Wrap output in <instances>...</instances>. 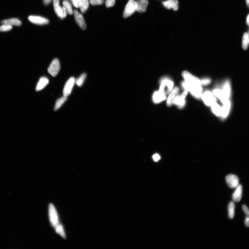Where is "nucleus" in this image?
I'll return each instance as SVG.
<instances>
[{"label": "nucleus", "instance_id": "1", "mask_svg": "<svg viewBox=\"0 0 249 249\" xmlns=\"http://www.w3.org/2000/svg\"><path fill=\"white\" fill-rule=\"evenodd\" d=\"M182 86L186 91L190 92L192 95L196 98H201L202 92L201 85L191 84L185 81L182 83Z\"/></svg>", "mask_w": 249, "mask_h": 249}, {"label": "nucleus", "instance_id": "2", "mask_svg": "<svg viewBox=\"0 0 249 249\" xmlns=\"http://www.w3.org/2000/svg\"><path fill=\"white\" fill-rule=\"evenodd\" d=\"M137 3L135 0H129L126 6L123 17L124 19L131 16L132 15L137 11Z\"/></svg>", "mask_w": 249, "mask_h": 249}, {"label": "nucleus", "instance_id": "3", "mask_svg": "<svg viewBox=\"0 0 249 249\" xmlns=\"http://www.w3.org/2000/svg\"><path fill=\"white\" fill-rule=\"evenodd\" d=\"M48 214L51 224L53 227L55 228L59 224V222L57 211L53 205L51 204L49 206Z\"/></svg>", "mask_w": 249, "mask_h": 249}, {"label": "nucleus", "instance_id": "4", "mask_svg": "<svg viewBox=\"0 0 249 249\" xmlns=\"http://www.w3.org/2000/svg\"><path fill=\"white\" fill-rule=\"evenodd\" d=\"M53 7L55 13L61 19L65 18L67 15V12L63 6L60 5V0H53Z\"/></svg>", "mask_w": 249, "mask_h": 249}, {"label": "nucleus", "instance_id": "5", "mask_svg": "<svg viewBox=\"0 0 249 249\" xmlns=\"http://www.w3.org/2000/svg\"><path fill=\"white\" fill-rule=\"evenodd\" d=\"M182 75L185 81L187 83L191 84L201 85V80L189 72L186 71H183Z\"/></svg>", "mask_w": 249, "mask_h": 249}, {"label": "nucleus", "instance_id": "6", "mask_svg": "<svg viewBox=\"0 0 249 249\" xmlns=\"http://www.w3.org/2000/svg\"><path fill=\"white\" fill-rule=\"evenodd\" d=\"M203 101L208 106H212L216 103V98L213 96L211 92L206 91L204 92L201 95Z\"/></svg>", "mask_w": 249, "mask_h": 249}, {"label": "nucleus", "instance_id": "7", "mask_svg": "<svg viewBox=\"0 0 249 249\" xmlns=\"http://www.w3.org/2000/svg\"><path fill=\"white\" fill-rule=\"evenodd\" d=\"M60 65L59 61L57 59H55L51 64L48 68V71L51 75L55 76L57 75L60 70Z\"/></svg>", "mask_w": 249, "mask_h": 249}, {"label": "nucleus", "instance_id": "8", "mask_svg": "<svg viewBox=\"0 0 249 249\" xmlns=\"http://www.w3.org/2000/svg\"><path fill=\"white\" fill-rule=\"evenodd\" d=\"M222 91L224 96V101L225 102L229 100L230 97L231 93V87L230 83L229 80H227L224 83L223 85Z\"/></svg>", "mask_w": 249, "mask_h": 249}, {"label": "nucleus", "instance_id": "9", "mask_svg": "<svg viewBox=\"0 0 249 249\" xmlns=\"http://www.w3.org/2000/svg\"><path fill=\"white\" fill-rule=\"evenodd\" d=\"M226 180L228 186L231 188H236L239 185L238 177L233 174L227 176L226 177Z\"/></svg>", "mask_w": 249, "mask_h": 249}, {"label": "nucleus", "instance_id": "10", "mask_svg": "<svg viewBox=\"0 0 249 249\" xmlns=\"http://www.w3.org/2000/svg\"><path fill=\"white\" fill-rule=\"evenodd\" d=\"M73 14L77 24L82 29L85 30L86 28V25L83 15L79 13L76 10H74Z\"/></svg>", "mask_w": 249, "mask_h": 249}, {"label": "nucleus", "instance_id": "11", "mask_svg": "<svg viewBox=\"0 0 249 249\" xmlns=\"http://www.w3.org/2000/svg\"><path fill=\"white\" fill-rule=\"evenodd\" d=\"M166 98V92L165 91H156L154 93L152 98L154 103L158 104L163 101Z\"/></svg>", "mask_w": 249, "mask_h": 249}, {"label": "nucleus", "instance_id": "12", "mask_svg": "<svg viewBox=\"0 0 249 249\" xmlns=\"http://www.w3.org/2000/svg\"><path fill=\"white\" fill-rule=\"evenodd\" d=\"M30 21L36 24L42 25L48 24L49 20L45 18L37 16H30L28 17Z\"/></svg>", "mask_w": 249, "mask_h": 249}, {"label": "nucleus", "instance_id": "13", "mask_svg": "<svg viewBox=\"0 0 249 249\" xmlns=\"http://www.w3.org/2000/svg\"><path fill=\"white\" fill-rule=\"evenodd\" d=\"M187 94H188V91H185L179 95L177 96L174 100L173 104L178 106L180 108H182L185 104V99Z\"/></svg>", "mask_w": 249, "mask_h": 249}, {"label": "nucleus", "instance_id": "14", "mask_svg": "<svg viewBox=\"0 0 249 249\" xmlns=\"http://www.w3.org/2000/svg\"><path fill=\"white\" fill-rule=\"evenodd\" d=\"M75 81L73 77H71L68 80L64 87L63 91L64 96L67 97L70 94Z\"/></svg>", "mask_w": 249, "mask_h": 249}, {"label": "nucleus", "instance_id": "15", "mask_svg": "<svg viewBox=\"0 0 249 249\" xmlns=\"http://www.w3.org/2000/svg\"><path fill=\"white\" fill-rule=\"evenodd\" d=\"M179 90L178 87H176L171 91V93L167 99L166 105L168 107H170L173 104L174 101L179 94Z\"/></svg>", "mask_w": 249, "mask_h": 249}, {"label": "nucleus", "instance_id": "16", "mask_svg": "<svg viewBox=\"0 0 249 249\" xmlns=\"http://www.w3.org/2000/svg\"><path fill=\"white\" fill-rule=\"evenodd\" d=\"M137 3V12L140 13L146 12L148 4V0H138Z\"/></svg>", "mask_w": 249, "mask_h": 249}, {"label": "nucleus", "instance_id": "17", "mask_svg": "<svg viewBox=\"0 0 249 249\" xmlns=\"http://www.w3.org/2000/svg\"><path fill=\"white\" fill-rule=\"evenodd\" d=\"M223 104L222 107L221 116L223 119L226 118L229 114L231 106V102L229 99Z\"/></svg>", "mask_w": 249, "mask_h": 249}, {"label": "nucleus", "instance_id": "18", "mask_svg": "<svg viewBox=\"0 0 249 249\" xmlns=\"http://www.w3.org/2000/svg\"><path fill=\"white\" fill-rule=\"evenodd\" d=\"M234 193L233 194L232 198L233 201L236 202L240 201L242 197V187L241 185H238L236 188Z\"/></svg>", "mask_w": 249, "mask_h": 249}, {"label": "nucleus", "instance_id": "19", "mask_svg": "<svg viewBox=\"0 0 249 249\" xmlns=\"http://www.w3.org/2000/svg\"><path fill=\"white\" fill-rule=\"evenodd\" d=\"M2 24H7L15 26H20L22 24L21 21L17 18H11L2 20L1 22Z\"/></svg>", "mask_w": 249, "mask_h": 249}, {"label": "nucleus", "instance_id": "20", "mask_svg": "<svg viewBox=\"0 0 249 249\" xmlns=\"http://www.w3.org/2000/svg\"><path fill=\"white\" fill-rule=\"evenodd\" d=\"M48 83L49 80L47 78L45 77H43L41 78L37 84L36 90L37 91L41 90L47 85Z\"/></svg>", "mask_w": 249, "mask_h": 249}, {"label": "nucleus", "instance_id": "21", "mask_svg": "<svg viewBox=\"0 0 249 249\" xmlns=\"http://www.w3.org/2000/svg\"><path fill=\"white\" fill-rule=\"evenodd\" d=\"M79 6L81 12L83 13L85 12L89 7V0H79Z\"/></svg>", "mask_w": 249, "mask_h": 249}, {"label": "nucleus", "instance_id": "22", "mask_svg": "<svg viewBox=\"0 0 249 249\" xmlns=\"http://www.w3.org/2000/svg\"><path fill=\"white\" fill-rule=\"evenodd\" d=\"M212 112L217 116H221L222 115V107L216 103L212 106Z\"/></svg>", "mask_w": 249, "mask_h": 249}, {"label": "nucleus", "instance_id": "23", "mask_svg": "<svg viewBox=\"0 0 249 249\" xmlns=\"http://www.w3.org/2000/svg\"><path fill=\"white\" fill-rule=\"evenodd\" d=\"M235 206L234 203L231 202L228 205V216L230 219H232L235 215Z\"/></svg>", "mask_w": 249, "mask_h": 249}, {"label": "nucleus", "instance_id": "24", "mask_svg": "<svg viewBox=\"0 0 249 249\" xmlns=\"http://www.w3.org/2000/svg\"><path fill=\"white\" fill-rule=\"evenodd\" d=\"M63 6L69 14L72 15L73 13L72 6L70 2L68 0H64L63 2Z\"/></svg>", "mask_w": 249, "mask_h": 249}, {"label": "nucleus", "instance_id": "25", "mask_svg": "<svg viewBox=\"0 0 249 249\" xmlns=\"http://www.w3.org/2000/svg\"><path fill=\"white\" fill-rule=\"evenodd\" d=\"M67 99V97L64 96L61 98L58 99L56 101L54 107L55 111H56L62 106Z\"/></svg>", "mask_w": 249, "mask_h": 249}, {"label": "nucleus", "instance_id": "26", "mask_svg": "<svg viewBox=\"0 0 249 249\" xmlns=\"http://www.w3.org/2000/svg\"><path fill=\"white\" fill-rule=\"evenodd\" d=\"M249 44V37L248 34L245 33L243 35L242 41V48L244 50H247Z\"/></svg>", "mask_w": 249, "mask_h": 249}, {"label": "nucleus", "instance_id": "27", "mask_svg": "<svg viewBox=\"0 0 249 249\" xmlns=\"http://www.w3.org/2000/svg\"><path fill=\"white\" fill-rule=\"evenodd\" d=\"M213 94L214 96L217 97L220 100L222 103H224V96H223V92L222 90L219 89H215L213 91Z\"/></svg>", "mask_w": 249, "mask_h": 249}, {"label": "nucleus", "instance_id": "28", "mask_svg": "<svg viewBox=\"0 0 249 249\" xmlns=\"http://www.w3.org/2000/svg\"><path fill=\"white\" fill-rule=\"evenodd\" d=\"M242 209L246 215L245 223L246 227H249V210L245 205H243Z\"/></svg>", "mask_w": 249, "mask_h": 249}, {"label": "nucleus", "instance_id": "29", "mask_svg": "<svg viewBox=\"0 0 249 249\" xmlns=\"http://www.w3.org/2000/svg\"><path fill=\"white\" fill-rule=\"evenodd\" d=\"M55 228L56 233L59 234L63 238H66L65 233L62 225L59 224Z\"/></svg>", "mask_w": 249, "mask_h": 249}, {"label": "nucleus", "instance_id": "30", "mask_svg": "<svg viewBox=\"0 0 249 249\" xmlns=\"http://www.w3.org/2000/svg\"><path fill=\"white\" fill-rule=\"evenodd\" d=\"M86 77V73L82 74L80 77L75 81L77 85L79 87H80L83 85Z\"/></svg>", "mask_w": 249, "mask_h": 249}, {"label": "nucleus", "instance_id": "31", "mask_svg": "<svg viewBox=\"0 0 249 249\" xmlns=\"http://www.w3.org/2000/svg\"><path fill=\"white\" fill-rule=\"evenodd\" d=\"M12 26L7 24H2L0 26V32H7L12 29Z\"/></svg>", "mask_w": 249, "mask_h": 249}, {"label": "nucleus", "instance_id": "32", "mask_svg": "<svg viewBox=\"0 0 249 249\" xmlns=\"http://www.w3.org/2000/svg\"><path fill=\"white\" fill-rule=\"evenodd\" d=\"M172 9L174 11H178L179 9V2L178 0H171Z\"/></svg>", "mask_w": 249, "mask_h": 249}, {"label": "nucleus", "instance_id": "33", "mask_svg": "<svg viewBox=\"0 0 249 249\" xmlns=\"http://www.w3.org/2000/svg\"><path fill=\"white\" fill-rule=\"evenodd\" d=\"M89 2L92 5H96L103 4L104 0H89Z\"/></svg>", "mask_w": 249, "mask_h": 249}, {"label": "nucleus", "instance_id": "34", "mask_svg": "<svg viewBox=\"0 0 249 249\" xmlns=\"http://www.w3.org/2000/svg\"><path fill=\"white\" fill-rule=\"evenodd\" d=\"M162 4L167 9H170L172 8L171 0H168L167 1L163 2Z\"/></svg>", "mask_w": 249, "mask_h": 249}, {"label": "nucleus", "instance_id": "35", "mask_svg": "<svg viewBox=\"0 0 249 249\" xmlns=\"http://www.w3.org/2000/svg\"><path fill=\"white\" fill-rule=\"evenodd\" d=\"M115 0H106V5L107 8L112 7L114 5Z\"/></svg>", "mask_w": 249, "mask_h": 249}, {"label": "nucleus", "instance_id": "36", "mask_svg": "<svg viewBox=\"0 0 249 249\" xmlns=\"http://www.w3.org/2000/svg\"><path fill=\"white\" fill-rule=\"evenodd\" d=\"M211 80L208 78H205L201 80V84L203 85H206L211 83Z\"/></svg>", "mask_w": 249, "mask_h": 249}, {"label": "nucleus", "instance_id": "37", "mask_svg": "<svg viewBox=\"0 0 249 249\" xmlns=\"http://www.w3.org/2000/svg\"><path fill=\"white\" fill-rule=\"evenodd\" d=\"M73 5L76 8H79V0H70Z\"/></svg>", "mask_w": 249, "mask_h": 249}, {"label": "nucleus", "instance_id": "38", "mask_svg": "<svg viewBox=\"0 0 249 249\" xmlns=\"http://www.w3.org/2000/svg\"><path fill=\"white\" fill-rule=\"evenodd\" d=\"M153 158L154 161L158 162V160H160L161 157L158 154H155L153 155Z\"/></svg>", "mask_w": 249, "mask_h": 249}, {"label": "nucleus", "instance_id": "39", "mask_svg": "<svg viewBox=\"0 0 249 249\" xmlns=\"http://www.w3.org/2000/svg\"><path fill=\"white\" fill-rule=\"evenodd\" d=\"M52 0H43L44 3L46 5H47L49 4Z\"/></svg>", "mask_w": 249, "mask_h": 249}, {"label": "nucleus", "instance_id": "40", "mask_svg": "<svg viewBox=\"0 0 249 249\" xmlns=\"http://www.w3.org/2000/svg\"><path fill=\"white\" fill-rule=\"evenodd\" d=\"M247 25L249 26V14L248 15L247 18Z\"/></svg>", "mask_w": 249, "mask_h": 249}, {"label": "nucleus", "instance_id": "41", "mask_svg": "<svg viewBox=\"0 0 249 249\" xmlns=\"http://www.w3.org/2000/svg\"><path fill=\"white\" fill-rule=\"evenodd\" d=\"M246 3H247V6L249 8V0H246Z\"/></svg>", "mask_w": 249, "mask_h": 249}, {"label": "nucleus", "instance_id": "42", "mask_svg": "<svg viewBox=\"0 0 249 249\" xmlns=\"http://www.w3.org/2000/svg\"><path fill=\"white\" fill-rule=\"evenodd\" d=\"M248 35H249V32Z\"/></svg>", "mask_w": 249, "mask_h": 249}]
</instances>
